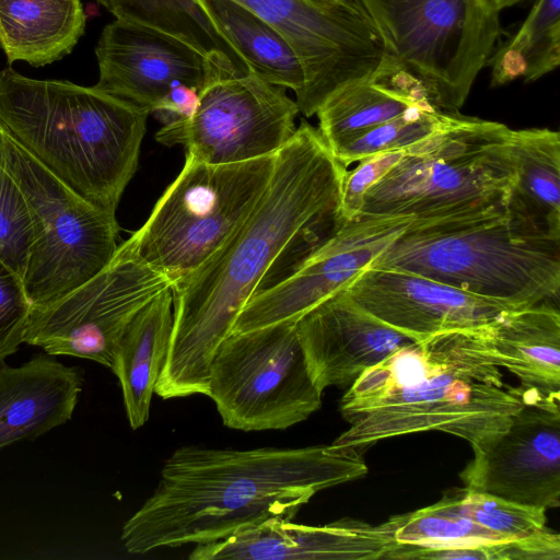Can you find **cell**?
Listing matches in <instances>:
<instances>
[{
  "instance_id": "1",
  "label": "cell",
  "mask_w": 560,
  "mask_h": 560,
  "mask_svg": "<svg viewBox=\"0 0 560 560\" xmlns=\"http://www.w3.org/2000/svg\"><path fill=\"white\" fill-rule=\"evenodd\" d=\"M346 173L318 129L302 120L276 153L252 213L207 261L172 284L173 329L158 396L209 395L219 347L277 260L295 244L319 245L340 225Z\"/></svg>"
},
{
  "instance_id": "2",
  "label": "cell",
  "mask_w": 560,
  "mask_h": 560,
  "mask_svg": "<svg viewBox=\"0 0 560 560\" xmlns=\"http://www.w3.org/2000/svg\"><path fill=\"white\" fill-rule=\"evenodd\" d=\"M366 472L359 451L332 445L182 446L165 459L156 488L120 539L132 555L214 542L269 520H293L316 492Z\"/></svg>"
},
{
  "instance_id": "3",
  "label": "cell",
  "mask_w": 560,
  "mask_h": 560,
  "mask_svg": "<svg viewBox=\"0 0 560 560\" xmlns=\"http://www.w3.org/2000/svg\"><path fill=\"white\" fill-rule=\"evenodd\" d=\"M528 387L503 381L469 328L412 341L365 370L341 398L349 423L331 444L362 453L389 438L441 431L485 448L522 408Z\"/></svg>"
},
{
  "instance_id": "4",
  "label": "cell",
  "mask_w": 560,
  "mask_h": 560,
  "mask_svg": "<svg viewBox=\"0 0 560 560\" xmlns=\"http://www.w3.org/2000/svg\"><path fill=\"white\" fill-rule=\"evenodd\" d=\"M150 114L95 85L0 71V122L82 198L116 217Z\"/></svg>"
},
{
  "instance_id": "5",
  "label": "cell",
  "mask_w": 560,
  "mask_h": 560,
  "mask_svg": "<svg viewBox=\"0 0 560 560\" xmlns=\"http://www.w3.org/2000/svg\"><path fill=\"white\" fill-rule=\"evenodd\" d=\"M370 266L411 271L520 307L559 301L560 238L513 192L478 213L415 219Z\"/></svg>"
},
{
  "instance_id": "6",
  "label": "cell",
  "mask_w": 560,
  "mask_h": 560,
  "mask_svg": "<svg viewBox=\"0 0 560 560\" xmlns=\"http://www.w3.org/2000/svg\"><path fill=\"white\" fill-rule=\"evenodd\" d=\"M513 130L458 113L406 148L405 156L368 191L360 215L459 217L508 202L518 173Z\"/></svg>"
},
{
  "instance_id": "7",
  "label": "cell",
  "mask_w": 560,
  "mask_h": 560,
  "mask_svg": "<svg viewBox=\"0 0 560 560\" xmlns=\"http://www.w3.org/2000/svg\"><path fill=\"white\" fill-rule=\"evenodd\" d=\"M276 153L229 164L186 155L143 225L124 242L172 284L207 261L247 219L273 172Z\"/></svg>"
},
{
  "instance_id": "8",
  "label": "cell",
  "mask_w": 560,
  "mask_h": 560,
  "mask_svg": "<svg viewBox=\"0 0 560 560\" xmlns=\"http://www.w3.org/2000/svg\"><path fill=\"white\" fill-rule=\"evenodd\" d=\"M3 162L26 199L33 245L23 278L32 307L55 302L113 258L116 217L72 190L33 156L0 122Z\"/></svg>"
},
{
  "instance_id": "9",
  "label": "cell",
  "mask_w": 560,
  "mask_h": 560,
  "mask_svg": "<svg viewBox=\"0 0 560 560\" xmlns=\"http://www.w3.org/2000/svg\"><path fill=\"white\" fill-rule=\"evenodd\" d=\"M385 51L413 72L443 112L457 113L502 34L483 0H358Z\"/></svg>"
},
{
  "instance_id": "10",
  "label": "cell",
  "mask_w": 560,
  "mask_h": 560,
  "mask_svg": "<svg viewBox=\"0 0 560 560\" xmlns=\"http://www.w3.org/2000/svg\"><path fill=\"white\" fill-rule=\"evenodd\" d=\"M322 393L311 378L295 322L232 332L210 369L208 396L230 429H288L319 409Z\"/></svg>"
},
{
  "instance_id": "11",
  "label": "cell",
  "mask_w": 560,
  "mask_h": 560,
  "mask_svg": "<svg viewBox=\"0 0 560 560\" xmlns=\"http://www.w3.org/2000/svg\"><path fill=\"white\" fill-rule=\"evenodd\" d=\"M299 108L285 89L241 70L225 54L206 55L199 105L185 120L163 126L155 140L180 144L209 164L245 162L277 153L294 135Z\"/></svg>"
},
{
  "instance_id": "12",
  "label": "cell",
  "mask_w": 560,
  "mask_h": 560,
  "mask_svg": "<svg viewBox=\"0 0 560 560\" xmlns=\"http://www.w3.org/2000/svg\"><path fill=\"white\" fill-rule=\"evenodd\" d=\"M172 287L124 244L91 279L52 303L31 308L24 342L51 355H71L112 368L135 316Z\"/></svg>"
},
{
  "instance_id": "13",
  "label": "cell",
  "mask_w": 560,
  "mask_h": 560,
  "mask_svg": "<svg viewBox=\"0 0 560 560\" xmlns=\"http://www.w3.org/2000/svg\"><path fill=\"white\" fill-rule=\"evenodd\" d=\"M275 27L298 55L305 77L295 98L305 117L339 88L373 72L385 48L365 13L319 8L306 0H234Z\"/></svg>"
},
{
  "instance_id": "14",
  "label": "cell",
  "mask_w": 560,
  "mask_h": 560,
  "mask_svg": "<svg viewBox=\"0 0 560 560\" xmlns=\"http://www.w3.org/2000/svg\"><path fill=\"white\" fill-rule=\"evenodd\" d=\"M413 220L361 214L341 222L289 276L256 291L238 314L232 332L296 322L347 288Z\"/></svg>"
},
{
  "instance_id": "15",
  "label": "cell",
  "mask_w": 560,
  "mask_h": 560,
  "mask_svg": "<svg viewBox=\"0 0 560 560\" xmlns=\"http://www.w3.org/2000/svg\"><path fill=\"white\" fill-rule=\"evenodd\" d=\"M465 488L523 505H560V393L528 388L508 429L460 472Z\"/></svg>"
},
{
  "instance_id": "16",
  "label": "cell",
  "mask_w": 560,
  "mask_h": 560,
  "mask_svg": "<svg viewBox=\"0 0 560 560\" xmlns=\"http://www.w3.org/2000/svg\"><path fill=\"white\" fill-rule=\"evenodd\" d=\"M343 291L364 311L413 341L524 308L419 273L377 266L366 267Z\"/></svg>"
},
{
  "instance_id": "17",
  "label": "cell",
  "mask_w": 560,
  "mask_h": 560,
  "mask_svg": "<svg viewBox=\"0 0 560 560\" xmlns=\"http://www.w3.org/2000/svg\"><path fill=\"white\" fill-rule=\"evenodd\" d=\"M95 86L151 114L175 85L200 91L206 56L187 42L138 22L116 19L95 47Z\"/></svg>"
},
{
  "instance_id": "18",
  "label": "cell",
  "mask_w": 560,
  "mask_h": 560,
  "mask_svg": "<svg viewBox=\"0 0 560 560\" xmlns=\"http://www.w3.org/2000/svg\"><path fill=\"white\" fill-rule=\"evenodd\" d=\"M295 328L311 378L322 392L351 385L413 341L364 311L343 290L306 312Z\"/></svg>"
},
{
  "instance_id": "19",
  "label": "cell",
  "mask_w": 560,
  "mask_h": 560,
  "mask_svg": "<svg viewBox=\"0 0 560 560\" xmlns=\"http://www.w3.org/2000/svg\"><path fill=\"white\" fill-rule=\"evenodd\" d=\"M396 545L383 524L343 518L323 526L273 518L214 542L196 545L190 560L383 559Z\"/></svg>"
},
{
  "instance_id": "20",
  "label": "cell",
  "mask_w": 560,
  "mask_h": 560,
  "mask_svg": "<svg viewBox=\"0 0 560 560\" xmlns=\"http://www.w3.org/2000/svg\"><path fill=\"white\" fill-rule=\"evenodd\" d=\"M83 386L77 366L37 353L19 366L0 364V451L34 440L72 418Z\"/></svg>"
},
{
  "instance_id": "21",
  "label": "cell",
  "mask_w": 560,
  "mask_h": 560,
  "mask_svg": "<svg viewBox=\"0 0 560 560\" xmlns=\"http://www.w3.org/2000/svg\"><path fill=\"white\" fill-rule=\"evenodd\" d=\"M415 106L440 109L425 84L385 51L371 74L339 88L323 101L316 110L317 129L335 153L362 132Z\"/></svg>"
},
{
  "instance_id": "22",
  "label": "cell",
  "mask_w": 560,
  "mask_h": 560,
  "mask_svg": "<svg viewBox=\"0 0 560 560\" xmlns=\"http://www.w3.org/2000/svg\"><path fill=\"white\" fill-rule=\"evenodd\" d=\"M470 330L478 352L488 362L508 369L523 386L542 394L560 393L558 302L505 312Z\"/></svg>"
},
{
  "instance_id": "23",
  "label": "cell",
  "mask_w": 560,
  "mask_h": 560,
  "mask_svg": "<svg viewBox=\"0 0 560 560\" xmlns=\"http://www.w3.org/2000/svg\"><path fill=\"white\" fill-rule=\"evenodd\" d=\"M173 329L172 287L149 302L131 320L110 370L117 376L130 427L149 419L155 384L166 361Z\"/></svg>"
},
{
  "instance_id": "24",
  "label": "cell",
  "mask_w": 560,
  "mask_h": 560,
  "mask_svg": "<svg viewBox=\"0 0 560 560\" xmlns=\"http://www.w3.org/2000/svg\"><path fill=\"white\" fill-rule=\"evenodd\" d=\"M85 23L81 0H0V47L10 63L46 66L73 50Z\"/></svg>"
},
{
  "instance_id": "25",
  "label": "cell",
  "mask_w": 560,
  "mask_h": 560,
  "mask_svg": "<svg viewBox=\"0 0 560 560\" xmlns=\"http://www.w3.org/2000/svg\"><path fill=\"white\" fill-rule=\"evenodd\" d=\"M246 71L300 96L302 63L288 40L269 23L234 0H194Z\"/></svg>"
},
{
  "instance_id": "26",
  "label": "cell",
  "mask_w": 560,
  "mask_h": 560,
  "mask_svg": "<svg viewBox=\"0 0 560 560\" xmlns=\"http://www.w3.org/2000/svg\"><path fill=\"white\" fill-rule=\"evenodd\" d=\"M560 63V0H535L518 31L492 52L491 88L534 82Z\"/></svg>"
},
{
  "instance_id": "27",
  "label": "cell",
  "mask_w": 560,
  "mask_h": 560,
  "mask_svg": "<svg viewBox=\"0 0 560 560\" xmlns=\"http://www.w3.org/2000/svg\"><path fill=\"white\" fill-rule=\"evenodd\" d=\"M518 173L513 195L560 238V133L548 128L513 130Z\"/></svg>"
},
{
  "instance_id": "28",
  "label": "cell",
  "mask_w": 560,
  "mask_h": 560,
  "mask_svg": "<svg viewBox=\"0 0 560 560\" xmlns=\"http://www.w3.org/2000/svg\"><path fill=\"white\" fill-rule=\"evenodd\" d=\"M102 4L116 19L138 22L174 35L205 56L214 51L225 54L246 71L194 0H104Z\"/></svg>"
},
{
  "instance_id": "29",
  "label": "cell",
  "mask_w": 560,
  "mask_h": 560,
  "mask_svg": "<svg viewBox=\"0 0 560 560\" xmlns=\"http://www.w3.org/2000/svg\"><path fill=\"white\" fill-rule=\"evenodd\" d=\"M383 525L397 544L429 549L503 541L500 536L462 514L447 492L439 502L415 512L392 516Z\"/></svg>"
},
{
  "instance_id": "30",
  "label": "cell",
  "mask_w": 560,
  "mask_h": 560,
  "mask_svg": "<svg viewBox=\"0 0 560 560\" xmlns=\"http://www.w3.org/2000/svg\"><path fill=\"white\" fill-rule=\"evenodd\" d=\"M458 113L415 106L362 132L332 154L348 167L377 153L405 149L447 126Z\"/></svg>"
},
{
  "instance_id": "31",
  "label": "cell",
  "mask_w": 560,
  "mask_h": 560,
  "mask_svg": "<svg viewBox=\"0 0 560 560\" xmlns=\"http://www.w3.org/2000/svg\"><path fill=\"white\" fill-rule=\"evenodd\" d=\"M456 509L503 540L524 538L546 528V510L523 505L467 488L447 492Z\"/></svg>"
},
{
  "instance_id": "32",
  "label": "cell",
  "mask_w": 560,
  "mask_h": 560,
  "mask_svg": "<svg viewBox=\"0 0 560 560\" xmlns=\"http://www.w3.org/2000/svg\"><path fill=\"white\" fill-rule=\"evenodd\" d=\"M33 223L22 189L0 151V260L22 281L33 245Z\"/></svg>"
},
{
  "instance_id": "33",
  "label": "cell",
  "mask_w": 560,
  "mask_h": 560,
  "mask_svg": "<svg viewBox=\"0 0 560 560\" xmlns=\"http://www.w3.org/2000/svg\"><path fill=\"white\" fill-rule=\"evenodd\" d=\"M31 308L22 279L0 260V364L24 342Z\"/></svg>"
},
{
  "instance_id": "34",
  "label": "cell",
  "mask_w": 560,
  "mask_h": 560,
  "mask_svg": "<svg viewBox=\"0 0 560 560\" xmlns=\"http://www.w3.org/2000/svg\"><path fill=\"white\" fill-rule=\"evenodd\" d=\"M406 154V148L377 153L359 161L352 171H347L339 198L341 222L358 218L368 191L386 175Z\"/></svg>"
},
{
  "instance_id": "35",
  "label": "cell",
  "mask_w": 560,
  "mask_h": 560,
  "mask_svg": "<svg viewBox=\"0 0 560 560\" xmlns=\"http://www.w3.org/2000/svg\"><path fill=\"white\" fill-rule=\"evenodd\" d=\"M472 560H559L560 536L547 527L528 537L469 547Z\"/></svg>"
},
{
  "instance_id": "36",
  "label": "cell",
  "mask_w": 560,
  "mask_h": 560,
  "mask_svg": "<svg viewBox=\"0 0 560 560\" xmlns=\"http://www.w3.org/2000/svg\"><path fill=\"white\" fill-rule=\"evenodd\" d=\"M198 105L199 90L179 83L162 97L151 114L165 126L190 118Z\"/></svg>"
},
{
  "instance_id": "37",
  "label": "cell",
  "mask_w": 560,
  "mask_h": 560,
  "mask_svg": "<svg viewBox=\"0 0 560 560\" xmlns=\"http://www.w3.org/2000/svg\"><path fill=\"white\" fill-rule=\"evenodd\" d=\"M319 8L365 13L358 0H306ZM366 14V13H365Z\"/></svg>"
},
{
  "instance_id": "38",
  "label": "cell",
  "mask_w": 560,
  "mask_h": 560,
  "mask_svg": "<svg viewBox=\"0 0 560 560\" xmlns=\"http://www.w3.org/2000/svg\"><path fill=\"white\" fill-rule=\"evenodd\" d=\"M522 0H483V2L493 11L500 13L501 10L512 7Z\"/></svg>"
},
{
  "instance_id": "39",
  "label": "cell",
  "mask_w": 560,
  "mask_h": 560,
  "mask_svg": "<svg viewBox=\"0 0 560 560\" xmlns=\"http://www.w3.org/2000/svg\"><path fill=\"white\" fill-rule=\"evenodd\" d=\"M97 1L102 4V2H103L104 0H97Z\"/></svg>"
}]
</instances>
